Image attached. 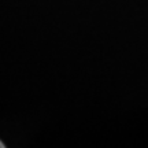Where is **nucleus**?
Listing matches in <instances>:
<instances>
[{
    "label": "nucleus",
    "instance_id": "obj_1",
    "mask_svg": "<svg viewBox=\"0 0 148 148\" xmlns=\"http://www.w3.org/2000/svg\"><path fill=\"white\" fill-rule=\"evenodd\" d=\"M0 148H4V144L1 143V141H0Z\"/></svg>",
    "mask_w": 148,
    "mask_h": 148
}]
</instances>
